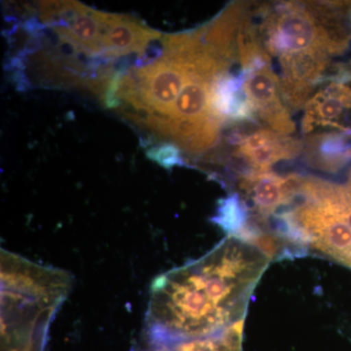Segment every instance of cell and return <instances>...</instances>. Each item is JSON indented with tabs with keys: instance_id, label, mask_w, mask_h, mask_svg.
Masks as SVG:
<instances>
[{
	"instance_id": "1",
	"label": "cell",
	"mask_w": 351,
	"mask_h": 351,
	"mask_svg": "<svg viewBox=\"0 0 351 351\" xmlns=\"http://www.w3.org/2000/svg\"><path fill=\"white\" fill-rule=\"evenodd\" d=\"M269 261L258 247L228 235L204 257L152 282L147 329L152 336L199 339L237 324Z\"/></svg>"
},
{
	"instance_id": "2",
	"label": "cell",
	"mask_w": 351,
	"mask_h": 351,
	"mask_svg": "<svg viewBox=\"0 0 351 351\" xmlns=\"http://www.w3.org/2000/svg\"><path fill=\"white\" fill-rule=\"evenodd\" d=\"M254 36L280 82L290 110H301L321 83L339 76L334 60L350 48L351 2H276L247 5Z\"/></svg>"
},
{
	"instance_id": "3",
	"label": "cell",
	"mask_w": 351,
	"mask_h": 351,
	"mask_svg": "<svg viewBox=\"0 0 351 351\" xmlns=\"http://www.w3.org/2000/svg\"><path fill=\"white\" fill-rule=\"evenodd\" d=\"M281 237L300 251L324 255L351 270V193L348 186L298 175L295 193L276 216Z\"/></svg>"
},
{
	"instance_id": "4",
	"label": "cell",
	"mask_w": 351,
	"mask_h": 351,
	"mask_svg": "<svg viewBox=\"0 0 351 351\" xmlns=\"http://www.w3.org/2000/svg\"><path fill=\"white\" fill-rule=\"evenodd\" d=\"M71 276L1 250V335L4 341L27 337L49 323L68 295Z\"/></svg>"
},
{
	"instance_id": "5",
	"label": "cell",
	"mask_w": 351,
	"mask_h": 351,
	"mask_svg": "<svg viewBox=\"0 0 351 351\" xmlns=\"http://www.w3.org/2000/svg\"><path fill=\"white\" fill-rule=\"evenodd\" d=\"M243 90L253 106L257 120L267 129L284 136L295 131L291 110L281 95L280 82L271 64H265L247 75Z\"/></svg>"
},
{
	"instance_id": "6",
	"label": "cell",
	"mask_w": 351,
	"mask_h": 351,
	"mask_svg": "<svg viewBox=\"0 0 351 351\" xmlns=\"http://www.w3.org/2000/svg\"><path fill=\"white\" fill-rule=\"evenodd\" d=\"M230 137V143L235 145L232 156L247 166L245 174L269 172L274 164L295 158L304 149L301 141L267 128L247 135L235 133Z\"/></svg>"
},
{
	"instance_id": "7",
	"label": "cell",
	"mask_w": 351,
	"mask_h": 351,
	"mask_svg": "<svg viewBox=\"0 0 351 351\" xmlns=\"http://www.w3.org/2000/svg\"><path fill=\"white\" fill-rule=\"evenodd\" d=\"M351 112V85L348 80H335L315 92L304 106L302 131L304 135L316 128L351 132L346 120Z\"/></svg>"
},
{
	"instance_id": "8",
	"label": "cell",
	"mask_w": 351,
	"mask_h": 351,
	"mask_svg": "<svg viewBox=\"0 0 351 351\" xmlns=\"http://www.w3.org/2000/svg\"><path fill=\"white\" fill-rule=\"evenodd\" d=\"M160 34L127 16L106 13L105 31L101 38L104 56L108 59L143 54Z\"/></svg>"
},
{
	"instance_id": "9",
	"label": "cell",
	"mask_w": 351,
	"mask_h": 351,
	"mask_svg": "<svg viewBox=\"0 0 351 351\" xmlns=\"http://www.w3.org/2000/svg\"><path fill=\"white\" fill-rule=\"evenodd\" d=\"M302 151L314 169L336 173L351 160V132H326L306 138Z\"/></svg>"
},
{
	"instance_id": "10",
	"label": "cell",
	"mask_w": 351,
	"mask_h": 351,
	"mask_svg": "<svg viewBox=\"0 0 351 351\" xmlns=\"http://www.w3.org/2000/svg\"><path fill=\"white\" fill-rule=\"evenodd\" d=\"M243 320L214 336L182 343L175 351H241Z\"/></svg>"
},
{
	"instance_id": "11",
	"label": "cell",
	"mask_w": 351,
	"mask_h": 351,
	"mask_svg": "<svg viewBox=\"0 0 351 351\" xmlns=\"http://www.w3.org/2000/svg\"><path fill=\"white\" fill-rule=\"evenodd\" d=\"M147 156L166 169L184 165L179 147L173 144H164L152 147L147 152Z\"/></svg>"
},
{
	"instance_id": "12",
	"label": "cell",
	"mask_w": 351,
	"mask_h": 351,
	"mask_svg": "<svg viewBox=\"0 0 351 351\" xmlns=\"http://www.w3.org/2000/svg\"><path fill=\"white\" fill-rule=\"evenodd\" d=\"M348 189H350L351 193V169L350 171V175H348Z\"/></svg>"
},
{
	"instance_id": "13",
	"label": "cell",
	"mask_w": 351,
	"mask_h": 351,
	"mask_svg": "<svg viewBox=\"0 0 351 351\" xmlns=\"http://www.w3.org/2000/svg\"><path fill=\"white\" fill-rule=\"evenodd\" d=\"M20 351H31V348H27H27H25V350H20Z\"/></svg>"
}]
</instances>
